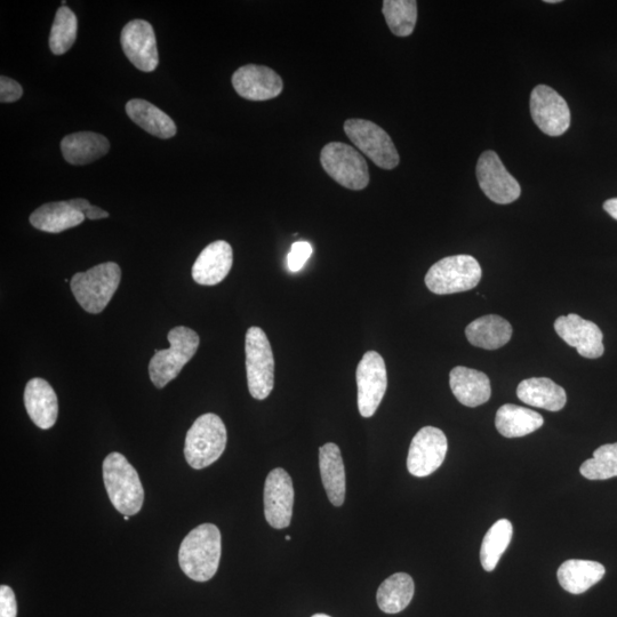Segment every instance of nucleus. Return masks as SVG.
<instances>
[{"instance_id":"nucleus-6","label":"nucleus","mask_w":617,"mask_h":617,"mask_svg":"<svg viewBox=\"0 0 617 617\" xmlns=\"http://www.w3.org/2000/svg\"><path fill=\"white\" fill-rule=\"evenodd\" d=\"M483 271L474 256H448L432 266L426 276L429 291L438 295L468 292L482 280Z\"/></svg>"},{"instance_id":"nucleus-7","label":"nucleus","mask_w":617,"mask_h":617,"mask_svg":"<svg viewBox=\"0 0 617 617\" xmlns=\"http://www.w3.org/2000/svg\"><path fill=\"white\" fill-rule=\"evenodd\" d=\"M245 352L248 390L254 399H267L275 387V359L262 328H248Z\"/></svg>"},{"instance_id":"nucleus-35","label":"nucleus","mask_w":617,"mask_h":617,"mask_svg":"<svg viewBox=\"0 0 617 617\" xmlns=\"http://www.w3.org/2000/svg\"><path fill=\"white\" fill-rule=\"evenodd\" d=\"M23 88L15 80L2 76L0 78V101L2 103H13L21 99Z\"/></svg>"},{"instance_id":"nucleus-20","label":"nucleus","mask_w":617,"mask_h":617,"mask_svg":"<svg viewBox=\"0 0 617 617\" xmlns=\"http://www.w3.org/2000/svg\"><path fill=\"white\" fill-rule=\"evenodd\" d=\"M453 395L467 407H478L490 400L491 381L488 376L471 368L458 366L450 374Z\"/></svg>"},{"instance_id":"nucleus-33","label":"nucleus","mask_w":617,"mask_h":617,"mask_svg":"<svg viewBox=\"0 0 617 617\" xmlns=\"http://www.w3.org/2000/svg\"><path fill=\"white\" fill-rule=\"evenodd\" d=\"M581 475L589 480H606L617 477V443L600 446L594 458L583 462Z\"/></svg>"},{"instance_id":"nucleus-34","label":"nucleus","mask_w":617,"mask_h":617,"mask_svg":"<svg viewBox=\"0 0 617 617\" xmlns=\"http://www.w3.org/2000/svg\"><path fill=\"white\" fill-rule=\"evenodd\" d=\"M312 254V247L307 242H296L291 247V252L288 254L287 263L288 269L292 272H298L307 263Z\"/></svg>"},{"instance_id":"nucleus-30","label":"nucleus","mask_w":617,"mask_h":617,"mask_svg":"<svg viewBox=\"0 0 617 617\" xmlns=\"http://www.w3.org/2000/svg\"><path fill=\"white\" fill-rule=\"evenodd\" d=\"M514 534V527L508 519H500L485 535L482 549H480V562L486 572H493L498 566L504 552L509 547Z\"/></svg>"},{"instance_id":"nucleus-25","label":"nucleus","mask_w":617,"mask_h":617,"mask_svg":"<svg viewBox=\"0 0 617 617\" xmlns=\"http://www.w3.org/2000/svg\"><path fill=\"white\" fill-rule=\"evenodd\" d=\"M604 565L592 560L570 559L559 567L557 576L560 586L572 595H581L602 581Z\"/></svg>"},{"instance_id":"nucleus-15","label":"nucleus","mask_w":617,"mask_h":617,"mask_svg":"<svg viewBox=\"0 0 617 617\" xmlns=\"http://www.w3.org/2000/svg\"><path fill=\"white\" fill-rule=\"evenodd\" d=\"M127 59L144 72L156 70L159 63L157 39L154 28L147 21L128 22L120 37Z\"/></svg>"},{"instance_id":"nucleus-17","label":"nucleus","mask_w":617,"mask_h":617,"mask_svg":"<svg viewBox=\"0 0 617 617\" xmlns=\"http://www.w3.org/2000/svg\"><path fill=\"white\" fill-rule=\"evenodd\" d=\"M232 85L242 98L251 101H268L283 92V79L272 70L256 64L239 68L232 76Z\"/></svg>"},{"instance_id":"nucleus-5","label":"nucleus","mask_w":617,"mask_h":617,"mask_svg":"<svg viewBox=\"0 0 617 617\" xmlns=\"http://www.w3.org/2000/svg\"><path fill=\"white\" fill-rule=\"evenodd\" d=\"M167 339L171 344L170 349H156L149 364L150 380L158 389H163L178 378L182 368L196 355L200 342L199 335L184 326L174 327Z\"/></svg>"},{"instance_id":"nucleus-9","label":"nucleus","mask_w":617,"mask_h":617,"mask_svg":"<svg viewBox=\"0 0 617 617\" xmlns=\"http://www.w3.org/2000/svg\"><path fill=\"white\" fill-rule=\"evenodd\" d=\"M344 132L376 166L394 170L399 165L398 150L390 135L379 125L365 119H348L344 123Z\"/></svg>"},{"instance_id":"nucleus-23","label":"nucleus","mask_w":617,"mask_h":617,"mask_svg":"<svg viewBox=\"0 0 617 617\" xmlns=\"http://www.w3.org/2000/svg\"><path fill=\"white\" fill-rule=\"evenodd\" d=\"M85 219V215L72 206L70 200L44 204L30 215L32 226L48 234H60L75 228Z\"/></svg>"},{"instance_id":"nucleus-37","label":"nucleus","mask_w":617,"mask_h":617,"mask_svg":"<svg viewBox=\"0 0 617 617\" xmlns=\"http://www.w3.org/2000/svg\"><path fill=\"white\" fill-rule=\"evenodd\" d=\"M84 215H85V218H87L88 220H101V219H107L109 216V213L101 210L100 207L94 206L91 204L90 206L86 208Z\"/></svg>"},{"instance_id":"nucleus-28","label":"nucleus","mask_w":617,"mask_h":617,"mask_svg":"<svg viewBox=\"0 0 617 617\" xmlns=\"http://www.w3.org/2000/svg\"><path fill=\"white\" fill-rule=\"evenodd\" d=\"M126 114L136 125L159 139H171L178 131L170 116L146 100L134 99L127 102Z\"/></svg>"},{"instance_id":"nucleus-13","label":"nucleus","mask_w":617,"mask_h":617,"mask_svg":"<svg viewBox=\"0 0 617 617\" xmlns=\"http://www.w3.org/2000/svg\"><path fill=\"white\" fill-rule=\"evenodd\" d=\"M447 451L448 442L444 432L435 427H424L412 440L407 469L415 477H428L442 467Z\"/></svg>"},{"instance_id":"nucleus-2","label":"nucleus","mask_w":617,"mask_h":617,"mask_svg":"<svg viewBox=\"0 0 617 617\" xmlns=\"http://www.w3.org/2000/svg\"><path fill=\"white\" fill-rule=\"evenodd\" d=\"M103 482L112 506L124 516L138 515L143 507L144 491L138 471L120 453H111L103 461Z\"/></svg>"},{"instance_id":"nucleus-29","label":"nucleus","mask_w":617,"mask_h":617,"mask_svg":"<svg viewBox=\"0 0 617 617\" xmlns=\"http://www.w3.org/2000/svg\"><path fill=\"white\" fill-rule=\"evenodd\" d=\"M414 591L415 586L411 576L397 573L381 584L376 600L383 613L397 614L411 604Z\"/></svg>"},{"instance_id":"nucleus-31","label":"nucleus","mask_w":617,"mask_h":617,"mask_svg":"<svg viewBox=\"0 0 617 617\" xmlns=\"http://www.w3.org/2000/svg\"><path fill=\"white\" fill-rule=\"evenodd\" d=\"M382 12L392 34L408 37L418 21V3L415 0H384Z\"/></svg>"},{"instance_id":"nucleus-10","label":"nucleus","mask_w":617,"mask_h":617,"mask_svg":"<svg viewBox=\"0 0 617 617\" xmlns=\"http://www.w3.org/2000/svg\"><path fill=\"white\" fill-rule=\"evenodd\" d=\"M358 410L363 418H372L388 388L387 366L376 351H368L357 367Z\"/></svg>"},{"instance_id":"nucleus-4","label":"nucleus","mask_w":617,"mask_h":617,"mask_svg":"<svg viewBox=\"0 0 617 617\" xmlns=\"http://www.w3.org/2000/svg\"><path fill=\"white\" fill-rule=\"evenodd\" d=\"M227 429L220 416L207 413L189 429L184 456L191 468L202 470L221 458L227 446Z\"/></svg>"},{"instance_id":"nucleus-1","label":"nucleus","mask_w":617,"mask_h":617,"mask_svg":"<svg viewBox=\"0 0 617 617\" xmlns=\"http://www.w3.org/2000/svg\"><path fill=\"white\" fill-rule=\"evenodd\" d=\"M222 538L213 524L199 525L181 543L179 564L184 574L196 582L210 581L218 572Z\"/></svg>"},{"instance_id":"nucleus-18","label":"nucleus","mask_w":617,"mask_h":617,"mask_svg":"<svg viewBox=\"0 0 617 617\" xmlns=\"http://www.w3.org/2000/svg\"><path fill=\"white\" fill-rule=\"evenodd\" d=\"M232 263H234L232 247L224 240H218L199 254L192 267V278L199 285H218L228 276Z\"/></svg>"},{"instance_id":"nucleus-11","label":"nucleus","mask_w":617,"mask_h":617,"mask_svg":"<svg viewBox=\"0 0 617 617\" xmlns=\"http://www.w3.org/2000/svg\"><path fill=\"white\" fill-rule=\"evenodd\" d=\"M476 173L480 189L496 204L514 203L522 195L520 184L495 151L483 152L478 159Z\"/></svg>"},{"instance_id":"nucleus-40","label":"nucleus","mask_w":617,"mask_h":617,"mask_svg":"<svg viewBox=\"0 0 617 617\" xmlns=\"http://www.w3.org/2000/svg\"><path fill=\"white\" fill-rule=\"evenodd\" d=\"M311 617H331L330 615H326V614H316L314 616Z\"/></svg>"},{"instance_id":"nucleus-12","label":"nucleus","mask_w":617,"mask_h":617,"mask_svg":"<svg viewBox=\"0 0 617 617\" xmlns=\"http://www.w3.org/2000/svg\"><path fill=\"white\" fill-rule=\"evenodd\" d=\"M531 115L536 126L549 136H560L571 126V110L562 95L547 85H538L531 94Z\"/></svg>"},{"instance_id":"nucleus-27","label":"nucleus","mask_w":617,"mask_h":617,"mask_svg":"<svg viewBox=\"0 0 617 617\" xmlns=\"http://www.w3.org/2000/svg\"><path fill=\"white\" fill-rule=\"evenodd\" d=\"M543 416L530 408L506 404L496 413L495 426L503 437L519 438L533 434L543 426Z\"/></svg>"},{"instance_id":"nucleus-32","label":"nucleus","mask_w":617,"mask_h":617,"mask_svg":"<svg viewBox=\"0 0 617 617\" xmlns=\"http://www.w3.org/2000/svg\"><path fill=\"white\" fill-rule=\"evenodd\" d=\"M78 34L77 16L68 6L56 12L50 35V48L55 55L67 53L75 44Z\"/></svg>"},{"instance_id":"nucleus-22","label":"nucleus","mask_w":617,"mask_h":617,"mask_svg":"<svg viewBox=\"0 0 617 617\" xmlns=\"http://www.w3.org/2000/svg\"><path fill=\"white\" fill-rule=\"evenodd\" d=\"M110 149L106 136L94 132L67 135L61 142L64 159L71 165H87L106 156Z\"/></svg>"},{"instance_id":"nucleus-21","label":"nucleus","mask_w":617,"mask_h":617,"mask_svg":"<svg viewBox=\"0 0 617 617\" xmlns=\"http://www.w3.org/2000/svg\"><path fill=\"white\" fill-rule=\"evenodd\" d=\"M319 469L328 499L341 507L346 500V469L338 445L328 443L319 448Z\"/></svg>"},{"instance_id":"nucleus-26","label":"nucleus","mask_w":617,"mask_h":617,"mask_svg":"<svg viewBox=\"0 0 617 617\" xmlns=\"http://www.w3.org/2000/svg\"><path fill=\"white\" fill-rule=\"evenodd\" d=\"M468 341L486 350L500 349L511 340L512 326L507 319L496 315L480 317L466 328Z\"/></svg>"},{"instance_id":"nucleus-38","label":"nucleus","mask_w":617,"mask_h":617,"mask_svg":"<svg viewBox=\"0 0 617 617\" xmlns=\"http://www.w3.org/2000/svg\"><path fill=\"white\" fill-rule=\"evenodd\" d=\"M604 210L612 216L613 219L617 220V198L608 199L604 203Z\"/></svg>"},{"instance_id":"nucleus-19","label":"nucleus","mask_w":617,"mask_h":617,"mask_svg":"<svg viewBox=\"0 0 617 617\" xmlns=\"http://www.w3.org/2000/svg\"><path fill=\"white\" fill-rule=\"evenodd\" d=\"M24 405L29 418L43 430L54 427L59 415L58 396L44 379H31L24 390Z\"/></svg>"},{"instance_id":"nucleus-39","label":"nucleus","mask_w":617,"mask_h":617,"mask_svg":"<svg viewBox=\"0 0 617 617\" xmlns=\"http://www.w3.org/2000/svg\"><path fill=\"white\" fill-rule=\"evenodd\" d=\"M544 3H547V4H558L560 2H559V0H546V2H544Z\"/></svg>"},{"instance_id":"nucleus-24","label":"nucleus","mask_w":617,"mask_h":617,"mask_svg":"<svg viewBox=\"0 0 617 617\" xmlns=\"http://www.w3.org/2000/svg\"><path fill=\"white\" fill-rule=\"evenodd\" d=\"M517 396L527 405L550 412L562 411L567 403L565 389L548 378H532L520 382Z\"/></svg>"},{"instance_id":"nucleus-3","label":"nucleus","mask_w":617,"mask_h":617,"mask_svg":"<svg viewBox=\"0 0 617 617\" xmlns=\"http://www.w3.org/2000/svg\"><path fill=\"white\" fill-rule=\"evenodd\" d=\"M122 269L115 262L101 263L70 280L72 294L88 314H100L118 290Z\"/></svg>"},{"instance_id":"nucleus-14","label":"nucleus","mask_w":617,"mask_h":617,"mask_svg":"<svg viewBox=\"0 0 617 617\" xmlns=\"http://www.w3.org/2000/svg\"><path fill=\"white\" fill-rule=\"evenodd\" d=\"M294 506L292 478L282 468L274 469L264 485V516L271 527L283 530L291 525Z\"/></svg>"},{"instance_id":"nucleus-16","label":"nucleus","mask_w":617,"mask_h":617,"mask_svg":"<svg viewBox=\"0 0 617 617\" xmlns=\"http://www.w3.org/2000/svg\"><path fill=\"white\" fill-rule=\"evenodd\" d=\"M555 330L560 338L568 346L578 350L582 357L597 359L604 355V334L590 320L575 314L559 317L555 323Z\"/></svg>"},{"instance_id":"nucleus-8","label":"nucleus","mask_w":617,"mask_h":617,"mask_svg":"<svg viewBox=\"0 0 617 617\" xmlns=\"http://www.w3.org/2000/svg\"><path fill=\"white\" fill-rule=\"evenodd\" d=\"M320 163L324 171L344 188L359 191L370 183V171L365 158L349 144H326L320 154Z\"/></svg>"},{"instance_id":"nucleus-36","label":"nucleus","mask_w":617,"mask_h":617,"mask_svg":"<svg viewBox=\"0 0 617 617\" xmlns=\"http://www.w3.org/2000/svg\"><path fill=\"white\" fill-rule=\"evenodd\" d=\"M18 615V604L14 591L11 587H0V617H16Z\"/></svg>"},{"instance_id":"nucleus-41","label":"nucleus","mask_w":617,"mask_h":617,"mask_svg":"<svg viewBox=\"0 0 617 617\" xmlns=\"http://www.w3.org/2000/svg\"><path fill=\"white\" fill-rule=\"evenodd\" d=\"M285 539H286V541H291L292 540L290 535H287Z\"/></svg>"}]
</instances>
